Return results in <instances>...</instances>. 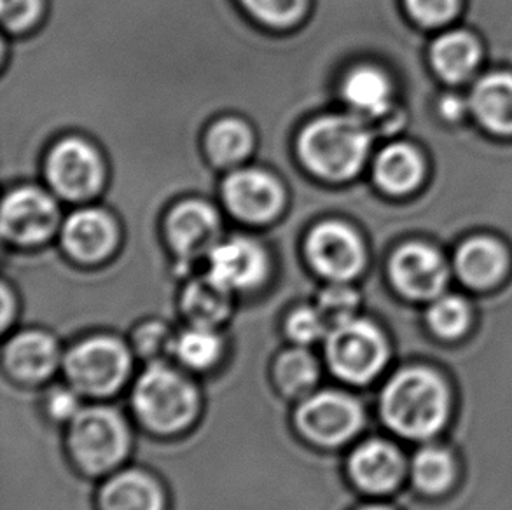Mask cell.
Wrapping results in <instances>:
<instances>
[{"label": "cell", "instance_id": "20", "mask_svg": "<svg viewBox=\"0 0 512 510\" xmlns=\"http://www.w3.org/2000/svg\"><path fill=\"white\" fill-rule=\"evenodd\" d=\"M228 350V338L219 327L186 324L175 332L170 360L201 378L222 367Z\"/></svg>", "mask_w": 512, "mask_h": 510}, {"label": "cell", "instance_id": "26", "mask_svg": "<svg viewBox=\"0 0 512 510\" xmlns=\"http://www.w3.org/2000/svg\"><path fill=\"white\" fill-rule=\"evenodd\" d=\"M478 60V42L464 32L443 35L432 48L434 67L450 83H457L469 76Z\"/></svg>", "mask_w": 512, "mask_h": 510}, {"label": "cell", "instance_id": "18", "mask_svg": "<svg viewBox=\"0 0 512 510\" xmlns=\"http://www.w3.org/2000/svg\"><path fill=\"white\" fill-rule=\"evenodd\" d=\"M62 243L74 261L98 264L116 249L118 229L102 210L84 208L70 215L63 224Z\"/></svg>", "mask_w": 512, "mask_h": 510}, {"label": "cell", "instance_id": "36", "mask_svg": "<svg viewBox=\"0 0 512 510\" xmlns=\"http://www.w3.org/2000/svg\"><path fill=\"white\" fill-rule=\"evenodd\" d=\"M406 4L416 20L423 25L436 27L455 16L458 0H406Z\"/></svg>", "mask_w": 512, "mask_h": 510}, {"label": "cell", "instance_id": "13", "mask_svg": "<svg viewBox=\"0 0 512 510\" xmlns=\"http://www.w3.org/2000/svg\"><path fill=\"white\" fill-rule=\"evenodd\" d=\"M207 259V275L233 296L259 289L270 271L263 247L249 238L221 242Z\"/></svg>", "mask_w": 512, "mask_h": 510}, {"label": "cell", "instance_id": "15", "mask_svg": "<svg viewBox=\"0 0 512 510\" xmlns=\"http://www.w3.org/2000/svg\"><path fill=\"white\" fill-rule=\"evenodd\" d=\"M97 510H168V491L151 470L125 465L100 479Z\"/></svg>", "mask_w": 512, "mask_h": 510}, {"label": "cell", "instance_id": "14", "mask_svg": "<svg viewBox=\"0 0 512 510\" xmlns=\"http://www.w3.org/2000/svg\"><path fill=\"white\" fill-rule=\"evenodd\" d=\"M222 193L229 212L250 224L271 222L284 207V189L278 180L254 168L231 173Z\"/></svg>", "mask_w": 512, "mask_h": 510}, {"label": "cell", "instance_id": "16", "mask_svg": "<svg viewBox=\"0 0 512 510\" xmlns=\"http://www.w3.org/2000/svg\"><path fill=\"white\" fill-rule=\"evenodd\" d=\"M167 235L180 261H196L208 257L221 243V221L207 203L186 201L168 215Z\"/></svg>", "mask_w": 512, "mask_h": 510}, {"label": "cell", "instance_id": "28", "mask_svg": "<svg viewBox=\"0 0 512 510\" xmlns=\"http://www.w3.org/2000/svg\"><path fill=\"white\" fill-rule=\"evenodd\" d=\"M411 481L427 495H439L450 488L455 479V462L443 448H423L411 460Z\"/></svg>", "mask_w": 512, "mask_h": 510}, {"label": "cell", "instance_id": "7", "mask_svg": "<svg viewBox=\"0 0 512 510\" xmlns=\"http://www.w3.org/2000/svg\"><path fill=\"white\" fill-rule=\"evenodd\" d=\"M326 369L346 386L373 383L390 359V343L378 324L355 317L334 325L320 345Z\"/></svg>", "mask_w": 512, "mask_h": 510}, {"label": "cell", "instance_id": "6", "mask_svg": "<svg viewBox=\"0 0 512 510\" xmlns=\"http://www.w3.org/2000/svg\"><path fill=\"white\" fill-rule=\"evenodd\" d=\"M366 427V409L350 390L324 388L299 400L292 409V428L306 446L336 451L350 446Z\"/></svg>", "mask_w": 512, "mask_h": 510}, {"label": "cell", "instance_id": "30", "mask_svg": "<svg viewBox=\"0 0 512 510\" xmlns=\"http://www.w3.org/2000/svg\"><path fill=\"white\" fill-rule=\"evenodd\" d=\"M329 331H331V325L315 303L301 304L292 308L284 320V334L289 345L315 348L322 345Z\"/></svg>", "mask_w": 512, "mask_h": 510}, {"label": "cell", "instance_id": "35", "mask_svg": "<svg viewBox=\"0 0 512 510\" xmlns=\"http://www.w3.org/2000/svg\"><path fill=\"white\" fill-rule=\"evenodd\" d=\"M0 14L7 30L21 32L41 18L42 0H0Z\"/></svg>", "mask_w": 512, "mask_h": 510}, {"label": "cell", "instance_id": "24", "mask_svg": "<svg viewBox=\"0 0 512 510\" xmlns=\"http://www.w3.org/2000/svg\"><path fill=\"white\" fill-rule=\"evenodd\" d=\"M422 159L408 145L395 144L381 152L376 159L374 177L378 186L390 194L413 191L422 179Z\"/></svg>", "mask_w": 512, "mask_h": 510}, {"label": "cell", "instance_id": "12", "mask_svg": "<svg viewBox=\"0 0 512 510\" xmlns=\"http://www.w3.org/2000/svg\"><path fill=\"white\" fill-rule=\"evenodd\" d=\"M60 212L55 200L39 189L23 187L7 194L0 226L2 235L18 245H39L55 233Z\"/></svg>", "mask_w": 512, "mask_h": 510}, {"label": "cell", "instance_id": "22", "mask_svg": "<svg viewBox=\"0 0 512 510\" xmlns=\"http://www.w3.org/2000/svg\"><path fill=\"white\" fill-rule=\"evenodd\" d=\"M506 252L490 238H472L455 257L460 280L472 289H488L499 282L506 271Z\"/></svg>", "mask_w": 512, "mask_h": 510}, {"label": "cell", "instance_id": "2", "mask_svg": "<svg viewBox=\"0 0 512 510\" xmlns=\"http://www.w3.org/2000/svg\"><path fill=\"white\" fill-rule=\"evenodd\" d=\"M63 430L65 453L77 474L104 479L128 465L135 444L132 421L109 400L86 402Z\"/></svg>", "mask_w": 512, "mask_h": 510}, {"label": "cell", "instance_id": "1", "mask_svg": "<svg viewBox=\"0 0 512 510\" xmlns=\"http://www.w3.org/2000/svg\"><path fill=\"white\" fill-rule=\"evenodd\" d=\"M130 416L142 432L158 439L189 434L203 414L196 376L172 360L144 364L128 388Z\"/></svg>", "mask_w": 512, "mask_h": 510}, {"label": "cell", "instance_id": "9", "mask_svg": "<svg viewBox=\"0 0 512 510\" xmlns=\"http://www.w3.org/2000/svg\"><path fill=\"white\" fill-rule=\"evenodd\" d=\"M49 184L65 200L81 201L100 191L104 165L98 152L81 138H65L49 154Z\"/></svg>", "mask_w": 512, "mask_h": 510}, {"label": "cell", "instance_id": "38", "mask_svg": "<svg viewBox=\"0 0 512 510\" xmlns=\"http://www.w3.org/2000/svg\"><path fill=\"white\" fill-rule=\"evenodd\" d=\"M355 510H394L392 507H388V505L383 504H366L359 507V509Z\"/></svg>", "mask_w": 512, "mask_h": 510}, {"label": "cell", "instance_id": "5", "mask_svg": "<svg viewBox=\"0 0 512 510\" xmlns=\"http://www.w3.org/2000/svg\"><path fill=\"white\" fill-rule=\"evenodd\" d=\"M371 147V135L357 116H326L306 126L299 154L320 179L341 182L355 177Z\"/></svg>", "mask_w": 512, "mask_h": 510}, {"label": "cell", "instance_id": "34", "mask_svg": "<svg viewBox=\"0 0 512 510\" xmlns=\"http://www.w3.org/2000/svg\"><path fill=\"white\" fill-rule=\"evenodd\" d=\"M243 6L264 25L287 28L296 25L306 13L308 0H242Z\"/></svg>", "mask_w": 512, "mask_h": 510}, {"label": "cell", "instance_id": "17", "mask_svg": "<svg viewBox=\"0 0 512 510\" xmlns=\"http://www.w3.org/2000/svg\"><path fill=\"white\" fill-rule=\"evenodd\" d=\"M390 278L402 296L436 299L446 287L448 269L436 250L413 243L395 252L390 261Z\"/></svg>", "mask_w": 512, "mask_h": 510}, {"label": "cell", "instance_id": "32", "mask_svg": "<svg viewBox=\"0 0 512 510\" xmlns=\"http://www.w3.org/2000/svg\"><path fill=\"white\" fill-rule=\"evenodd\" d=\"M86 402L88 400L84 399L83 395L77 392L74 386H70L67 381L49 383L42 393V414L49 423L65 428L70 421L76 418L77 414L83 411Z\"/></svg>", "mask_w": 512, "mask_h": 510}, {"label": "cell", "instance_id": "25", "mask_svg": "<svg viewBox=\"0 0 512 510\" xmlns=\"http://www.w3.org/2000/svg\"><path fill=\"white\" fill-rule=\"evenodd\" d=\"M343 97L357 114L378 118L390 105V83L380 70L362 67L346 77Z\"/></svg>", "mask_w": 512, "mask_h": 510}, {"label": "cell", "instance_id": "21", "mask_svg": "<svg viewBox=\"0 0 512 510\" xmlns=\"http://www.w3.org/2000/svg\"><path fill=\"white\" fill-rule=\"evenodd\" d=\"M180 313L186 324L222 329L233 315V294L222 289L210 276H198L180 294Z\"/></svg>", "mask_w": 512, "mask_h": 510}, {"label": "cell", "instance_id": "19", "mask_svg": "<svg viewBox=\"0 0 512 510\" xmlns=\"http://www.w3.org/2000/svg\"><path fill=\"white\" fill-rule=\"evenodd\" d=\"M326 364L310 346L287 345L273 357L270 381L282 399L296 404L319 390Z\"/></svg>", "mask_w": 512, "mask_h": 510}, {"label": "cell", "instance_id": "10", "mask_svg": "<svg viewBox=\"0 0 512 510\" xmlns=\"http://www.w3.org/2000/svg\"><path fill=\"white\" fill-rule=\"evenodd\" d=\"M306 257L327 282H350L366 264V250L359 235L343 222H324L306 242Z\"/></svg>", "mask_w": 512, "mask_h": 510}, {"label": "cell", "instance_id": "23", "mask_svg": "<svg viewBox=\"0 0 512 510\" xmlns=\"http://www.w3.org/2000/svg\"><path fill=\"white\" fill-rule=\"evenodd\" d=\"M472 107L481 123L495 133H512V76L492 74L479 81Z\"/></svg>", "mask_w": 512, "mask_h": 510}, {"label": "cell", "instance_id": "11", "mask_svg": "<svg viewBox=\"0 0 512 510\" xmlns=\"http://www.w3.org/2000/svg\"><path fill=\"white\" fill-rule=\"evenodd\" d=\"M345 472L355 490L373 497L394 493L406 476V462L399 448L385 439H366L350 449Z\"/></svg>", "mask_w": 512, "mask_h": 510}, {"label": "cell", "instance_id": "4", "mask_svg": "<svg viewBox=\"0 0 512 510\" xmlns=\"http://www.w3.org/2000/svg\"><path fill=\"white\" fill-rule=\"evenodd\" d=\"M135 362L137 357L128 338L93 332L65 348L62 376L88 402H102L130 388Z\"/></svg>", "mask_w": 512, "mask_h": 510}, {"label": "cell", "instance_id": "27", "mask_svg": "<svg viewBox=\"0 0 512 510\" xmlns=\"http://www.w3.org/2000/svg\"><path fill=\"white\" fill-rule=\"evenodd\" d=\"M254 147V133L238 119L215 123L207 135V151L215 165L236 166L249 158Z\"/></svg>", "mask_w": 512, "mask_h": 510}, {"label": "cell", "instance_id": "8", "mask_svg": "<svg viewBox=\"0 0 512 510\" xmlns=\"http://www.w3.org/2000/svg\"><path fill=\"white\" fill-rule=\"evenodd\" d=\"M63 348L60 339L46 329H23L6 334L2 367L16 385L35 388L53 383L62 374Z\"/></svg>", "mask_w": 512, "mask_h": 510}, {"label": "cell", "instance_id": "3", "mask_svg": "<svg viewBox=\"0 0 512 510\" xmlns=\"http://www.w3.org/2000/svg\"><path fill=\"white\" fill-rule=\"evenodd\" d=\"M380 416L394 434L422 441L436 435L450 414V392L429 367H406L381 388Z\"/></svg>", "mask_w": 512, "mask_h": 510}, {"label": "cell", "instance_id": "31", "mask_svg": "<svg viewBox=\"0 0 512 510\" xmlns=\"http://www.w3.org/2000/svg\"><path fill=\"white\" fill-rule=\"evenodd\" d=\"M427 322L439 338H460L471 324V310L460 297H437L427 311Z\"/></svg>", "mask_w": 512, "mask_h": 510}, {"label": "cell", "instance_id": "33", "mask_svg": "<svg viewBox=\"0 0 512 510\" xmlns=\"http://www.w3.org/2000/svg\"><path fill=\"white\" fill-rule=\"evenodd\" d=\"M359 304V294L350 282H329L315 299V306L331 327L359 317Z\"/></svg>", "mask_w": 512, "mask_h": 510}, {"label": "cell", "instance_id": "29", "mask_svg": "<svg viewBox=\"0 0 512 510\" xmlns=\"http://www.w3.org/2000/svg\"><path fill=\"white\" fill-rule=\"evenodd\" d=\"M175 332L177 331L167 322L151 318L135 325L132 334L126 338L137 360L142 364H153L161 360H170Z\"/></svg>", "mask_w": 512, "mask_h": 510}, {"label": "cell", "instance_id": "37", "mask_svg": "<svg viewBox=\"0 0 512 510\" xmlns=\"http://www.w3.org/2000/svg\"><path fill=\"white\" fill-rule=\"evenodd\" d=\"M2 304H4V310H2V332L7 334L9 327L13 325L14 318H16V311H18L13 292L7 289V285L2 287Z\"/></svg>", "mask_w": 512, "mask_h": 510}]
</instances>
